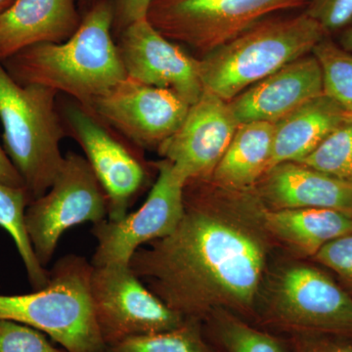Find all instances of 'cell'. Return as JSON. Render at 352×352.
<instances>
[{
  "mask_svg": "<svg viewBox=\"0 0 352 352\" xmlns=\"http://www.w3.org/2000/svg\"><path fill=\"white\" fill-rule=\"evenodd\" d=\"M184 214L173 233L139 248L132 272L171 310L203 322L226 309L254 323L276 243L254 193L208 179L185 183Z\"/></svg>",
  "mask_w": 352,
  "mask_h": 352,
  "instance_id": "6da1fadb",
  "label": "cell"
},
{
  "mask_svg": "<svg viewBox=\"0 0 352 352\" xmlns=\"http://www.w3.org/2000/svg\"><path fill=\"white\" fill-rule=\"evenodd\" d=\"M113 23L112 2L94 0L66 41L30 46L2 64L19 85L50 87L88 108L126 78Z\"/></svg>",
  "mask_w": 352,
  "mask_h": 352,
  "instance_id": "7a4b0ae2",
  "label": "cell"
},
{
  "mask_svg": "<svg viewBox=\"0 0 352 352\" xmlns=\"http://www.w3.org/2000/svg\"><path fill=\"white\" fill-rule=\"evenodd\" d=\"M327 36L307 12L266 18L199 58L204 90L229 102L254 83L308 54Z\"/></svg>",
  "mask_w": 352,
  "mask_h": 352,
  "instance_id": "3957f363",
  "label": "cell"
},
{
  "mask_svg": "<svg viewBox=\"0 0 352 352\" xmlns=\"http://www.w3.org/2000/svg\"><path fill=\"white\" fill-rule=\"evenodd\" d=\"M58 92L38 85H22L0 61V120L4 150L24 180L32 201L50 190L63 164L66 136Z\"/></svg>",
  "mask_w": 352,
  "mask_h": 352,
  "instance_id": "277c9868",
  "label": "cell"
},
{
  "mask_svg": "<svg viewBox=\"0 0 352 352\" xmlns=\"http://www.w3.org/2000/svg\"><path fill=\"white\" fill-rule=\"evenodd\" d=\"M94 265L82 256L58 259L44 288L27 295H0V319L47 333L67 352H104L92 303Z\"/></svg>",
  "mask_w": 352,
  "mask_h": 352,
  "instance_id": "5b68a950",
  "label": "cell"
},
{
  "mask_svg": "<svg viewBox=\"0 0 352 352\" xmlns=\"http://www.w3.org/2000/svg\"><path fill=\"white\" fill-rule=\"evenodd\" d=\"M254 324L284 336L351 338L352 296L318 268L286 264L266 277Z\"/></svg>",
  "mask_w": 352,
  "mask_h": 352,
  "instance_id": "8992f818",
  "label": "cell"
},
{
  "mask_svg": "<svg viewBox=\"0 0 352 352\" xmlns=\"http://www.w3.org/2000/svg\"><path fill=\"white\" fill-rule=\"evenodd\" d=\"M310 0H152L147 20L166 38L199 58L237 38L273 14Z\"/></svg>",
  "mask_w": 352,
  "mask_h": 352,
  "instance_id": "52a82bcc",
  "label": "cell"
},
{
  "mask_svg": "<svg viewBox=\"0 0 352 352\" xmlns=\"http://www.w3.org/2000/svg\"><path fill=\"white\" fill-rule=\"evenodd\" d=\"M108 212L107 195L87 160L67 153L52 186L25 210V228L39 263H50L67 230L85 222L99 223Z\"/></svg>",
  "mask_w": 352,
  "mask_h": 352,
  "instance_id": "ba28073f",
  "label": "cell"
},
{
  "mask_svg": "<svg viewBox=\"0 0 352 352\" xmlns=\"http://www.w3.org/2000/svg\"><path fill=\"white\" fill-rule=\"evenodd\" d=\"M90 289L97 327L106 346L173 330L186 320L157 298L129 264L94 266Z\"/></svg>",
  "mask_w": 352,
  "mask_h": 352,
  "instance_id": "9c48e42d",
  "label": "cell"
},
{
  "mask_svg": "<svg viewBox=\"0 0 352 352\" xmlns=\"http://www.w3.org/2000/svg\"><path fill=\"white\" fill-rule=\"evenodd\" d=\"M157 176L148 198L136 212L120 220L105 219L94 224L97 241L92 258L94 267L129 264L139 248L166 237L175 231L184 214L186 180L166 160L156 163Z\"/></svg>",
  "mask_w": 352,
  "mask_h": 352,
  "instance_id": "30bf717a",
  "label": "cell"
},
{
  "mask_svg": "<svg viewBox=\"0 0 352 352\" xmlns=\"http://www.w3.org/2000/svg\"><path fill=\"white\" fill-rule=\"evenodd\" d=\"M60 112L107 195L109 220L124 219L147 182L142 157L78 102H68Z\"/></svg>",
  "mask_w": 352,
  "mask_h": 352,
  "instance_id": "8fae6325",
  "label": "cell"
},
{
  "mask_svg": "<svg viewBox=\"0 0 352 352\" xmlns=\"http://www.w3.org/2000/svg\"><path fill=\"white\" fill-rule=\"evenodd\" d=\"M189 108L173 90L126 76L85 109L138 149L157 150L179 129Z\"/></svg>",
  "mask_w": 352,
  "mask_h": 352,
  "instance_id": "7c38bea8",
  "label": "cell"
},
{
  "mask_svg": "<svg viewBox=\"0 0 352 352\" xmlns=\"http://www.w3.org/2000/svg\"><path fill=\"white\" fill-rule=\"evenodd\" d=\"M117 48L126 76L151 87L173 90L193 105L204 92L198 58L157 31L147 19L118 34Z\"/></svg>",
  "mask_w": 352,
  "mask_h": 352,
  "instance_id": "4fadbf2b",
  "label": "cell"
},
{
  "mask_svg": "<svg viewBox=\"0 0 352 352\" xmlns=\"http://www.w3.org/2000/svg\"><path fill=\"white\" fill-rule=\"evenodd\" d=\"M239 124L228 102L204 90L179 129L157 148L187 182L208 179L226 154Z\"/></svg>",
  "mask_w": 352,
  "mask_h": 352,
  "instance_id": "5bb4252c",
  "label": "cell"
},
{
  "mask_svg": "<svg viewBox=\"0 0 352 352\" xmlns=\"http://www.w3.org/2000/svg\"><path fill=\"white\" fill-rule=\"evenodd\" d=\"M324 94L320 65L314 54L296 59L229 101L238 124L279 122Z\"/></svg>",
  "mask_w": 352,
  "mask_h": 352,
  "instance_id": "9a60e30c",
  "label": "cell"
},
{
  "mask_svg": "<svg viewBox=\"0 0 352 352\" xmlns=\"http://www.w3.org/2000/svg\"><path fill=\"white\" fill-rule=\"evenodd\" d=\"M252 190L267 210L331 208L352 214V183L298 162L272 166Z\"/></svg>",
  "mask_w": 352,
  "mask_h": 352,
  "instance_id": "2e32d148",
  "label": "cell"
},
{
  "mask_svg": "<svg viewBox=\"0 0 352 352\" xmlns=\"http://www.w3.org/2000/svg\"><path fill=\"white\" fill-rule=\"evenodd\" d=\"M75 0H15L0 15V61L41 43H61L82 23Z\"/></svg>",
  "mask_w": 352,
  "mask_h": 352,
  "instance_id": "e0dca14e",
  "label": "cell"
},
{
  "mask_svg": "<svg viewBox=\"0 0 352 352\" xmlns=\"http://www.w3.org/2000/svg\"><path fill=\"white\" fill-rule=\"evenodd\" d=\"M347 113L323 94L275 122L270 168L284 162H302L330 135Z\"/></svg>",
  "mask_w": 352,
  "mask_h": 352,
  "instance_id": "ac0fdd59",
  "label": "cell"
},
{
  "mask_svg": "<svg viewBox=\"0 0 352 352\" xmlns=\"http://www.w3.org/2000/svg\"><path fill=\"white\" fill-rule=\"evenodd\" d=\"M275 243L300 258H314L331 241L352 233V214L331 208L264 210Z\"/></svg>",
  "mask_w": 352,
  "mask_h": 352,
  "instance_id": "d6986e66",
  "label": "cell"
},
{
  "mask_svg": "<svg viewBox=\"0 0 352 352\" xmlns=\"http://www.w3.org/2000/svg\"><path fill=\"white\" fill-rule=\"evenodd\" d=\"M275 124H239L210 179L224 188L250 191L270 168Z\"/></svg>",
  "mask_w": 352,
  "mask_h": 352,
  "instance_id": "ffe728a7",
  "label": "cell"
},
{
  "mask_svg": "<svg viewBox=\"0 0 352 352\" xmlns=\"http://www.w3.org/2000/svg\"><path fill=\"white\" fill-rule=\"evenodd\" d=\"M201 325L217 352H293L288 338L258 327L228 310H214Z\"/></svg>",
  "mask_w": 352,
  "mask_h": 352,
  "instance_id": "44dd1931",
  "label": "cell"
},
{
  "mask_svg": "<svg viewBox=\"0 0 352 352\" xmlns=\"http://www.w3.org/2000/svg\"><path fill=\"white\" fill-rule=\"evenodd\" d=\"M32 201V197L25 187L14 188L0 184V226L12 237L24 263L30 284L36 291L47 285L50 271L36 258L25 228V210Z\"/></svg>",
  "mask_w": 352,
  "mask_h": 352,
  "instance_id": "7402d4cb",
  "label": "cell"
},
{
  "mask_svg": "<svg viewBox=\"0 0 352 352\" xmlns=\"http://www.w3.org/2000/svg\"><path fill=\"white\" fill-rule=\"evenodd\" d=\"M104 352H217L205 337L201 322L186 319L179 327L129 338Z\"/></svg>",
  "mask_w": 352,
  "mask_h": 352,
  "instance_id": "603a6c76",
  "label": "cell"
},
{
  "mask_svg": "<svg viewBox=\"0 0 352 352\" xmlns=\"http://www.w3.org/2000/svg\"><path fill=\"white\" fill-rule=\"evenodd\" d=\"M312 54L320 65L324 94L352 113V53L325 36L315 46Z\"/></svg>",
  "mask_w": 352,
  "mask_h": 352,
  "instance_id": "cb8c5ba5",
  "label": "cell"
},
{
  "mask_svg": "<svg viewBox=\"0 0 352 352\" xmlns=\"http://www.w3.org/2000/svg\"><path fill=\"white\" fill-rule=\"evenodd\" d=\"M298 163L352 183V113H347L318 148Z\"/></svg>",
  "mask_w": 352,
  "mask_h": 352,
  "instance_id": "d4e9b609",
  "label": "cell"
},
{
  "mask_svg": "<svg viewBox=\"0 0 352 352\" xmlns=\"http://www.w3.org/2000/svg\"><path fill=\"white\" fill-rule=\"evenodd\" d=\"M0 352H67L57 349L36 329L0 319Z\"/></svg>",
  "mask_w": 352,
  "mask_h": 352,
  "instance_id": "484cf974",
  "label": "cell"
},
{
  "mask_svg": "<svg viewBox=\"0 0 352 352\" xmlns=\"http://www.w3.org/2000/svg\"><path fill=\"white\" fill-rule=\"evenodd\" d=\"M305 12L328 34L351 22L352 0H310Z\"/></svg>",
  "mask_w": 352,
  "mask_h": 352,
  "instance_id": "4316f807",
  "label": "cell"
},
{
  "mask_svg": "<svg viewBox=\"0 0 352 352\" xmlns=\"http://www.w3.org/2000/svg\"><path fill=\"white\" fill-rule=\"evenodd\" d=\"M312 259L352 284V233L331 241Z\"/></svg>",
  "mask_w": 352,
  "mask_h": 352,
  "instance_id": "83f0119b",
  "label": "cell"
},
{
  "mask_svg": "<svg viewBox=\"0 0 352 352\" xmlns=\"http://www.w3.org/2000/svg\"><path fill=\"white\" fill-rule=\"evenodd\" d=\"M288 339L293 352H352L351 338L294 336Z\"/></svg>",
  "mask_w": 352,
  "mask_h": 352,
  "instance_id": "f1b7e54d",
  "label": "cell"
},
{
  "mask_svg": "<svg viewBox=\"0 0 352 352\" xmlns=\"http://www.w3.org/2000/svg\"><path fill=\"white\" fill-rule=\"evenodd\" d=\"M113 10V32L118 36L126 27L147 19L152 0H110Z\"/></svg>",
  "mask_w": 352,
  "mask_h": 352,
  "instance_id": "f546056e",
  "label": "cell"
},
{
  "mask_svg": "<svg viewBox=\"0 0 352 352\" xmlns=\"http://www.w3.org/2000/svg\"><path fill=\"white\" fill-rule=\"evenodd\" d=\"M0 184L14 188L25 186L24 180L15 168L6 150L0 146Z\"/></svg>",
  "mask_w": 352,
  "mask_h": 352,
  "instance_id": "4dcf8cb0",
  "label": "cell"
},
{
  "mask_svg": "<svg viewBox=\"0 0 352 352\" xmlns=\"http://www.w3.org/2000/svg\"><path fill=\"white\" fill-rule=\"evenodd\" d=\"M340 47L352 53V25L342 34L340 38Z\"/></svg>",
  "mask_w": 352,
  "mask_h": 352,
  "instance_id": "1f68e13d",
  "label": "cell"
},
{
  "mask_svg": "<svg viewBox=\"0 0 352 352\" xmlns=\"http://www.w3.org/2000/svg\"><path fill=\"white\" fill-rule=\"evenodd\" d=\"M15 0H0V15L8 8Z\"/></svg>",
  "mask_w": 352,
  "mask_h": 352,
  "instance_id": "d6a6232c",
  "label": "cell"
},
{
  "mask_svg": "<svg viewBox=\"0 0 352 352\" xmlns=\"http://www.w3.org/2000/svg\"><path fill=\"white\" fill-rule=\"evenodd\" d=\"M78 3H80V6L82 7V8H87V10L88 8H89V6H91L92 3H94V0H78Z\"/></svg>",
  "mask_w": 352,
  "mask_h": 352,
  "instance_id": "836d02e7",
  "label": "cell"
}]
</instances>
